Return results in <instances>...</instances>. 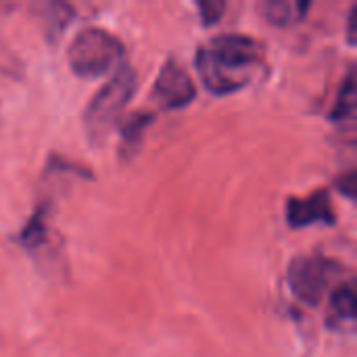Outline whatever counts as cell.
Wrapping results in <instances>:
<instances>
[{
	"label": "cell",
	"instance_id": "1",
	"mask_svg": "<svg viewBox=\"0 0 357 357\" xmlns=\"http://www.w3.org/2000/svg\"><path fill=\"white\" fill-rule=\"evenodd\" d=\"M264 44L247 33H224L197 50V73L215 96L249 86L264 67Z\"/></svg>",
	"mask_w": 357,
	"mask_h": 357
},
{
	"label": "cell",
	"instance_id": "2",
	"mask_svg": "<svg viewBox=\"0 0 357 357\" xmlns=\"http://www.w3.org/2000/svg\"><path fill=\"white\" fill-rule=\"evenodd\" d=\"M136 84H138L136 71L130 65H119L113 77L92 96V100L84 111V130L88 142L98 146L111 134L123 109L132 100L136 92Z\"/></svg>",
	"mask_w": 357,
	"mask_h": 357
},
{
	"label": "cell",
	"instance_id": "3",
	"mask_svg": "<svg viewBox=\"0 0 357 357\" xmlns=\"http://www.w3.org/2000/svg\"><path fill=\"white\" fill-rule=\"evenodd\" d=\"M123 52V42L115 33L102 27H86L69 44L67 61L75 75L98 77L117 67Z\"/></svg>",
	"mask_w": 357,
	"mask_h": 357
},
{
	"label": "cell",
	"instance_id": "4",
	"mask_svg": "<svg viewBox=\"0 0 357 357\" xmlns=\"http://www.w3.org/2000/svg\"><path fill=\"white\" fill-rule=\"evenodd\" d=\"M343 266L326 255H299L289 264V289L297 301L316 307Z\"/></svg>",
	"mask_w": 357,
	"mask_h": 357
},
{
	"label": "cell",
	"instance_id": "5",
	"mask_svg": "<svg viewBox=\"0 0 357 357\" xmlns=\"http://www.w3.org/2000/svg\"><path fill=\"white\" fill-rule=\"evenodd\" d=\"M153 100L163 111H176L188 107L197 96V86L186 71L184 65H180L176 59H169L163 63L151 92Z\"/></svg>",
	"mask_w": 357,
	"mask_h": 357
},
{
	"label": "cell",
	"instance_id": "6",
	"mask_svg": "<svg viewBox=\"0 0 357 357\" xmlns=\"http://www.w3.org/2000/svg\"><path fill=\"white\" fill-rule=\"evenodd\" d=\"M287 222L295 230L316 224L335 226L337 213L333 207L331 192L326 188H318L307 197H291L287 201Z\"/></svg>",
	"mask_w": 357,
	"mask_h": 357
},
{
	"label": "cell",
	"instance_id": "7",
	"mask_svg": "<svg viewBox=\"0 0 357 357\" xmlns=\"http://www.w3.org/2000/svg\"><path fill=\"white\" fill-rule=\"evenodd\" d=\"M326 326L335 333H351L356 326V284L351 280L339 284L331 295Z\"/></svg>",
	"mask_w": 357,
	"mask_h": 357
},
{
	"label": "cell",
	"instance_id": "8",
	"mask_svg": "<svg viewBox=\"0 0 357 357\" xmlns=\"http://www.w3.org/2000/svg\"><path fill=\"white\" fill-rule=\"evenodd\" d=\"M153 121H155V115L149 111L132 113L130 117H126V121L121 123V134H119V159L121 161H130L138 155Z\"/></svg>",
	"mask_w": 357,
	"mask_h": 357
},
{
	"label": "cell",
	"instance_id": "9",
	"mask_svg": "<svg viewBox=\"0 0 357 357\" xmlns=\"http://www.w3.org/2000/svg\"><path fill=\"white\" fill-rule=\"evenodd\" d=\"M52 215V205L48 201H42L36 211L31 213V218L27 220V224L21 228L19 232V243L21 247H25L27 251H36L42 249L48 243V220Z\"/></svg>",
	"mask_w": 357,
	"mask_h": 357
},
{
	"label": "cell",
	"instance_id": "10",
	"mask_svg": "<svg viewBox=\"0 0 357 357\" xmlns=\"http://www.w3.org/2000/svg\"><path fill=\"white\" fill-rule=\"evenodd\" d=\"M310 6H312L310 2H299V0H268L261 6V10L268 23L276 27H291L305 19Z\"/></svg>",
	"mask_w": 357,
	"mask_h": 357
},
{
	"label": "cell",
	"instance_id": "11",
	"mask_svg": "<svg viewBox=\"0 0 357 357\" xmlns=\"http://www.w3.org/2000/svg\"><path fill=\"white\" fill-rule=\"evenodd\" d=\"M356 71L354 67L347 71L343 84H341V90H339V96H337V102L331 111V119L337 121V123H343V121H351L356 117Z\"/></svg>",
	"mask_w": 357,
	"mask_h": 357
},
{
	"label": "cell",
	"instance_id": "12",
	"mask_svg": "<svg viewBox=\"0 0 357 357\" xmlns=\"http://www.w3.org/2000/svg\"><path fill=\"white\" fill-rule=\"evenodd\" d=\"M38 10H40V17H42V21L46 23V36H61V31L67 27V23L71 21V17H73V10H71V6L69 4H65V2H44V4H40L38 6Z\"/></svg>",
	"mask_w": 357,
	"mask_h": 357
},
{
	"label": "cell",
	"instance_id": "13",
	"mask_svg": "<svg viewBox=\"0 0 357 357\" xmlns=\"http://www.w3.org/2000/svg\"><path fill=\"white\" fill-rule=\"evenodd\" d=\"M197 8L201 13L203 25H215L224 15L226 4L220 2V0H207V2H197Z\"/></svg>",
	"mask_w": 357,
	"mask_h": 357
},
{
	"label": "cell",
	"instance_id": "14",
	"mask_svg": "<svg viewBox=\"0 0 357 357\" xmlns=\"http://www.w3.org/2000/svg\"><path fill=\"white\" fill-rule=\"evenodd\" d=\"M339 188H341L349 199L356 197V169H349L345 178H339Z\"/></svg>",
	"mask_w": 357,
	"mask_h": 357
},
{
	"label": "cell",
	"instance_id": "15",
	"mask_svg": "<svg viewBox=\"0 0 357 357\" xmlns=\"http://www.w3.org/2000/svg\"><path fill=\"white\" fill-rule=\"evenodd\" d=\"M356 33H357V4L351 6L349 10V19H347V38L351 44H356Z\"/></svg>",
	"mask_w": 357,
	"mask_h": 357
}]
</instances>
